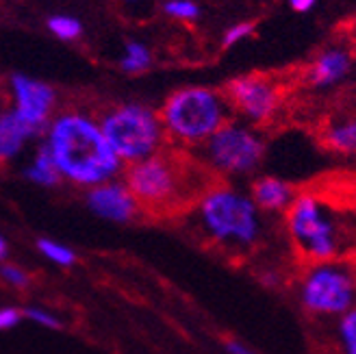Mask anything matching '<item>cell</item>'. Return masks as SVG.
<instances>
[{
    "instance_id": "6da1fadb",
    "label": "cell",
    "mask_w": 356,
    "mask_h": 354,
    "mask_svg": "<svg viewBox=\"0 0 356 354\" xmlns=\"http://www.w3.org/2000/svg\"><path fill=\"white\" fill-rule=\"evenodd\" d=\"M213 181L216 176L198 159L174 146L124 170V185L133 193L139 214L148 218H174L189 211Z\"/></svg>"
},
{
    "instance_id": "7a4b0ae2",
    "label": "cell",
    "mask_w": 356,
    "mask_h": 354,
    "mask_svg": "<svg viewBox=\"0 0 356 354\" xmlns=\"http://www.w3.org/2000/svg\"><path fill=\"white\" fill-rule=\"evenodd\" d=\"M280 218L291 250L305 265L356 257L354 204H343L317 189H298Z\"/></svg>"
},
{
    "instance_id": "3957f363",
    "label": "cell",
    "mask_w": 356,
    "mask_h": 354,
    "mask_svg": "<svg viewBox=\"0 0 356 354\" xmlns=\"http://www.w3.org/2000/svg\"><path fill=\"white\" fill-rule=\"evenodd\" d=\"M46 148L61 179L92 189L109 183L122 170V161L106 141L96 113L63 109L48 122Z\"/></svg>"
},
{
    "instance_id": "277c9868",
    "label": "cell",
    "mask_w": 356,
    "mask_h": 354,
    "mask_svg": "<svg viewBox=\"0 0 356 354\" xmlns=\"http://www.w3.org/2000/svg\"><path fill=\"white\" fill-rule=\"evenodd\" d=\"M204 239L228 252H250L263 241L265 222L250 193L213 181L191 207Z\"/></svg>"
},
{
    "instance_id": "5b68a950",
    "label": "cell",
    "mask_w": 356,
    "mask_h": 354,
    "mask_svg": "<svg viewBox=\"0 0 356 354\" xmlns=\"http://www.w3.org/2000/svg\"><path fill=\"white\" fill-rule=\"evenodd\" d=\"M168 146L178 150H198L204 141L220 131L233 111L224 92L211 87H181L172 92L159 109Z\"/></svg>"
},
{
    "instance_id": "8992f818",
    "label": "cell",
    "mask_w": 356,
    "mask_h": 354,
    "mask_svg": "<svg viewBox=\"0 0 356 354\" xmlns=\"http://www.w3.org/2000/svg\"><path fill=\"white\" fill-rule=\"evenodd\" d=\"M98 124L122 163H137L168 146L159 111L141 102H115L102 107Z\"/></svg>"
},
{
    "instance_id": "52a82bcc",
    "label": "cell",
    "mask_w": 356,
    "mask_h": 354,
    "mask_svg": "<svg viewBox=\"0 0 356 354\" xmlns=\"http://www.w3.org/2000/svg\"><path fill=\"white\" fill-rule=\"evenodd\" d=\"M298 305L315 320H337L356 307V274L352 261L307 263L296 285Z\"/></svg>"
},
{
    "instance_id": "ba28073f",
    "label": "cell",
    "mask_w": 356,
    "mask_h": 354,
    "mask_svg": "<svg viewBox=\"0 0 356 354\" xmlns=\"http://www.w3.org/2000/svg\"><path fill=\"white\" fill-rule=\"evenodd\" d=\"M265 156L263 135L245 122L228 120L198 148V161L218 179L252 174Z\"/></svg>"
},
{
    "instance_id": "9c48e42d",
    "label": "cell",
    "mask_w": 356,
    "mask_h": 354,
    "mask_svg": "<svg viewBox=\"0 0 356 354\" xmlns=\"http://www.w3.org/2000/svg\"><path fill=\"white\" fill-rule=\"evenodd\" d=\"M222 92L230 104V111L254 129L272 124L284 104V85L270 74L235 77L226 83Z\"/></svg>"
},
{
    "instance_id": "30bf717a",
    "label": "cell",
    "mask_w": 356,
    "mask_h": 354,
    "mask_svg": "<svg viewBox=\"0 0 356 354\" xmlns=\"http://www.w3.org/2000/svg\"><path fill=\"white\" fill-rule=\"evenodd\" d=\"M9 92L13 100V111L35 131L48 127L57 109V92L40 79L26 74H13L9 81Z\"/></svg>"
},
{
    "instance_id": "8fae6325",
    "label": "cell",
    "mask_w": 356,
    "mask_h": 354,
    "mask_svg": "<svg viewBox=\"0 0 356 354\" xmlns=\"http://www.w3.org/2000/svg\"><path fill=\"white\" fill-rule=\"evenodd\" d=\"M354 65V48L348 44H330L313 57L305 70V83L311 90H328L341 83Z\"/></svg>"
},
{
    "instance_id": "7c38bea8",
    "label": "cell",
    "mask_w": 356,
    "mask_h": 354,
    "mask_svg": "<svg viewBox=\"0 0 356 354\" xmlns=\"http://www.w3.org/2000/svg\"><path fill=\"white\" fill-rule=\"evenodd\" d=\"M87 204L92 207V211L100 218L113 220V222H131L141 216L129 187L115 181L102 183L89 189Z\"/></svg>"
},
{
    "instance_id": "4fadbf2b",
    "label": "cell",
    "mask_w": 356,
    "mask_h": 354,
    "mask_svg": "<svg viewBox=\"0 0 356 354\" xmlns=\"http://www.w3.org/2000/svg\"><path fill=\"white\" fill-rule=\"evenodd\" d=\"M298 193V187L278 176H259L250 185V198L265 216H282Z\"/></svg>"
},
{
    "instance_id": "5bb4252c",
    "label": "cell",
    "mask_w": 356,
    "mask_h": 354,
    "mask_svg": "<svg viewBox=\"0 0 356 354\" xmlns=\"http://www.w3.org/2000/svg\"><path fill=\"white\" fill-rule=\"evenodd\" d=\"M322 146L339 156H356V113H337L322 124Z\"/></svg>"
},
{
    "instance_id": "9a60e30c",
    "label": "cell",
    "mask_w": 356,
    "mask_h": 354,
    "mask_svg": "<svg viewBox=\"0 0 356 354\" xmlns=\"http://www.w3.org/2000/svg\"><path fill=\"white\" fill-rule=\"evenodd\" d=\"M35 135H38V131L13 109H5L0 113V166L13 161L26 146V141Z\"/></svg>"
},
{
    "instance_id": "2e32d148",
    "label": "cell",
    "mask_w": 356,
    "mask_h": 354,
    "mask_svg": "<svg viewBox=\"0 0 356 354\" xmlns=\"http://www.w3.org/2000/svg\"><path fill=\"white\" fill-rule=\"evenodd\" d=\"M24 176L29 181L44 185V187H52V185H57L61 181V174H59L55 161H52V156H50L46 146H42L38 150V154H35L31 166L24 170Z\"/></svg>"
},
{
    "instance_id": "e0dca14e",
    "label": "cell",
    "mask_w": 356,
    "mask_h": 354,
    "mask_svg": "<svg viewBox=\"0 0 356 354\" xmlns=\"http://www.w3.org/2000/svg\"><path fill=\"white\" fill-rule=\"evenodd\" d=\"M332 341L337 354H356V307L334 320Z\"/></svg>"
},
{
    "instance_id": "ac0fdd59",
    "label": "cell",
    "mask_w": 356,
    "mask_h": 354,
    "mask_svg": "<svg viewBox=\"0 0 356 354\" xmlns=\"http://www.w3.org/2000/svg\"><path fill=\"white\" fill-rule=\"evenodd\" d=\"M152 65V52L146 44L141 42H129L124 48V57L120 59L122 72L127 74H141Z\"/></svg>"
},
{
    "instance_id": "d6986e66",
    "label": "cell",
    "mask_w": 356,
    "mask_h": 354,
    "mask_svg": "<svg viewBox=\"0 0 356 354\" xmlns=\"http://www.w3.org/2000/svg\"><path fill=\"white\" fill-rule=\"evenodd\" d=\"M48 29L50 33L55 35L57 40L61 42H72V40H79L81 33H83V24L76 20L72 15H50L48 17Z\"/></svg>"
},
{
    "instance_id": "ffe728a7",
    "label": "cell",
    "mask_w": 356,
    "mask_h": 354,
    "mask_svg": "<svg viewBox=\"0 0 356 354\" xmlns=\"http://www.w3.org/2000/svg\"><path fill=\"white\" fill-rule=\"evenodd\" d=\"M163 11L168 17L178 22H193L200 17V7L195 0H165Z\"/></svg>"
},
{
    "instance_id": "44dd1931",
    "label": "cell",
    "mask_w": 356,
    "mask_h": 354,
    "mask_svg": "<svg viewBox=\"0 0 356 354\" xmlns=\"http://www.w3.org/2000/svg\"><path fill=\"white\" fill-rule=\"evenodd\" d=\"M38 248H40V252L50 259V261H55L57 265H72L76 261L74 252L70 250L67 246H61L57 241H50V239H40L38 241Z\"/></svg>"
},
{
    "instance_id": "7402d4cb",
    "label": "cell",
    "mask_w": 356,
    "mask_h": 354,
    "mask_svg": "<svg viewBox=\"0 0 356 354\" xmlns=\"http://www.w3.org/2000/svg\"><path fill=\"white\" fill-rule=\"evenodd\" d=\"M254 35V24L252 22H237L233 26H228L222 35V48H233L241 44L243 40L252 38Z\"/></svg>"
},
{
    "instance_id": "603a6c76",
    "label": "cell",
    "mask_w": 356,
    "mask_h": 354,
    "mask_svg": "<svg viewBox=\"0 0 356 354\" xmlns=\"http://www.w3.org/2000/svg\"><path fill=\"white\" fill-rule=\"evenodd\" d=\"M0 276H3L13 287H26L29 285L26 272L20 270V268H15V265H3V268H0Z\"/></svg>"
},
{
    "instance_id": "cb8c5ba5",
    "label": "cell",
    "mask_w": 356,
    "mask_h": 354,
    "mask_svg": "<svg viewBox=\"0 0 356 354\" xmlns=\"http://www.w3.org/2000/svg\"><path fill=\"white\" fill-rule=\"evenodd\" d=\"M24 315L31 317L33 322H40V324H44V326H50V328H57V326H59L57 317H52V315H48V313H44V311H40V309H26Z\"/></svg>"
},
{
    "instance_id": "d4e9b609",
    "label": "cell",
    "mask_w": 356,
    "mask_h": 354,
    "mask_svg": "<svg viewBox=\"0 0 356 354\" xmlns=\"http://www.w3.org/2000/svg\"><path fill=\"white\" fill-rule=\"evenodd\" d=\"M22 320V313L17 309H0V330L11 328Z\"/></svg>"
},
{
    "instance_id": "484cf974",
    "label": "cell",
    "mask_w": 356,
    "mask_h": 354,
    "mask_svg": "<svg viewBox=\"0 0 356 354\" xmlns=\"http://www.w3.org/2000/svg\"><path fill=\"white\" fill-rule=\"evenodd\" d=\"M224 348L228 354H259L257 350H252L250 346H245L243 341H237V339H226Z\"/></svg>"
},
{
    "instance_id": "4316f807",
    "label": "cell",
    "mask_w": 356,
    "mask_h": 354,
    "mask_svg": "<svg viewBox=\"0 0 356 354\" xmlns=\"http://www.w3.org/2000/svg\"><path fill=\"white\" fill-rule=\"evenodd\" d=\"M319 0H289V7L298 13H309Z\"/></svg>"
},
{
    "instance_id": "83f0119b",
    "label": "cell",
    "mask_w": 356,
    "mask_h": 354,
    "mask_svg": "<svg viewBox=\"0 0 356 354\" xmlns=\"http://www.w3.org/2000/svg\"><path fill=\"white\" fill-rule=\"evenodd\" d=\"M5 255H7V243L3 237H0V259H5Z\"/></svg>"
},
{
    "instance_id": "f1b7e54d",
    "label": "cell",
    "mask_w": 356,
    "mask_h": 354,
    "mask_svg": "<svg viewBox=\"0 0 356 354\" xmlns=\"http://www.w3.org/2000/svg\"><path fill=\"white\" fill-rule=\"evenodd\" d=\"M352 204L356 207V189H354V196H352Z\"/></svg>"
},
{
    "instance_id": "f546056e",
    "label": "cell",
    "mask_w": 356,
    "mask_h": 354,
    "mask_svg": "<svg viewBox=\"0 0 356 354\" xmlns=\"http://www.w3.org/2000/svg\"><path fill=\"white\" fill-rule=\"evenodd\" d=\"M352 265H354V274H356V257L352 259Z\"/></svg>"
},
{
    "instance_id": "4dcf8cb0",
    "label": "cell",
    "mask_w": 356,
    "mask_h": 354,
    "mask_svg": "<svg viewBox=\"0 0 356 354\" xmlns=\"http://www.w3.org/2000/svg\"><path fill=\"white\" fill-rule=\"evenodd\" d=\"M5 109H3V98H0V113H3Z\"/></svg>"
},
{
    "instance_id": "1f68e13d",
    "label": "cell",
    "mask_w": 356,
    "mask_h": 354,
    "mask_svg": "<svg viewBox=\"0 0 356 354\" xmlns=\"http://www.w3.org/2000/svg\"><path fill=\"white\" fill-rule=\"evenodd\" d=\"M129 3H133V0H129Z\"/></svg>"
}]
</instances>
